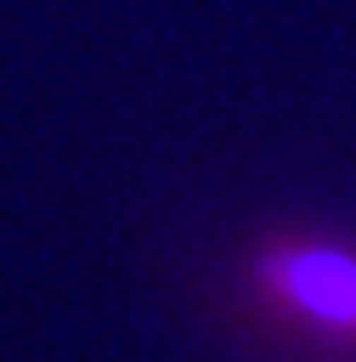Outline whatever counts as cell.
<instances>
[{
	"instance_id": "1",
	"label": "cell",
	"mask_w": 356,
	"mask_h": 362,
	"mask_svg": "<svg viewBox=\"0 0 356 362\" xmlns=\"http://www.w3.org/2000/svg\"><path fill=\"white\" fill-rule=\"evenodd\" d=\"M250 293L277 325L356 357V245L330 235H271L250 250Z\"/></svg>"
}]
</instances>
